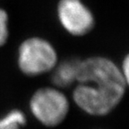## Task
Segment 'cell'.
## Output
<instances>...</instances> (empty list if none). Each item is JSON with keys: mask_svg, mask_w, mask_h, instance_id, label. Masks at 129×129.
I'll return each mask as SVG.
<instances>
[{"mask_svg": "<svg viewBox=\"0 0 129 129\" xmlns=\"http://www.w3.org/2000/svg\"><path fill=\"white\" fill-rule=\"evenodd\" d=\"M73 100L91 116L110 113L124 96L128 81L112 60L94 56L81 60L76 75Z\"/></svg>", "mask_w": 129, "mask_h": 129, "instance_id": "obj_1", "label": "cell"}, {"mask_svg": "<svg viewBox=\"0 0 129 129\" xmlns=\"http://www.w3.org/2000/svg\"><path fill=\"white\" fill-rule=\"evenodd\" d=\"M57 61L55 49L49 41L42 38L27 39L19 48V68L28 76H37L52 71Z\"/></svg>", "mask_w": 129, "mask_h": 129, "instance_id": "obj_2", "label": "cell"}, {"mask_svg": "<svg viewBox=\"0 0 129 129\" xmlns=\"http://www.w3.org/2000/svg\"><path fill=\"white\" fill-rule=\"evenodd\" d=\"M29 108L41 124L52 127L64 120L69 112L70 104L66 95L58 89L45 87L34 93Z\"/></svg>", "mask_w": 129, "mask_h": 129, "instance_id": "obj_3", "label": "cell"}, {"mask_svg": "<svg viewBox=\"0 0 129 129\" xmlns=\"http://www.w3.org/2000/svg\"><path fill=\"white\" fill-rule=\"evenodd\" d=\"M57 14L64 29L74 36H83L94 27L93 14L81 0H60Z\"/></svg>", "mask_w": 129, "mask_h": 129, "instance_id": "obj_4", "label": "cell"}, {"mask_svg": "<svg viewBox=\"0 0 129 129\" xmlns=\"http://www.w3.org/2000/svg\"><path fill=\"white\" fill-rule=\"evenodd\" d=\"M80 60L70 59L66 60L55 66L52 71V81L58 87L64 88L71 86L76 81V75L78 71Z\"/></svg>", "mask_w": 129, "mask_h": 129, "instance_id": "obj_5", "label": "cell"}, {"mask_svg": "<svg viewBox=\"0 0 129 129\" xmlns=\"http://www.w3.org/2000/svg\"><path fill=\"white\" fill-rule=\"evenodd\" d=\"M26 123L24 112L19 110H13L0 118V129H21Z\"/></svg>", "mask_w": 129, "mask_h": 129, "instance_id": "obj_6", "label": "cell"}, {"mask_svg": "<svg viewBox=\"0 0 129 129\" xmlns=\"http://www.w3.org/2000/svg\"><path fill=\"white\" fill-rule=\"evenodd\" d=\"M9 34V16L4 9H0V47L6 44Z\"/></svg>", "mask_w": 129, "mask_h": 129, "instance_id": "obj_7", "label": "cell"}, {"mask_svg": "<svg viewBox=\"0 0 129 129\" xmlns=\"http://www.w3.org/2000/svg\"><path fill=\"white\" fill-rule=\"evenodd\" d=\"M128 69H129V60H128V56H126V58L124 59V60H123V63H122V69L121 70V71H122V73L123 75V76L125 77V79L127 80L128 81Z\"/></svg>", "mask_w": 129, "mask_h": 129, "instance_id": "obj_8", "label": "cell"}]
</instances>
